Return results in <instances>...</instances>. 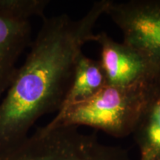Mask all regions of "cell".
Instances as JSON below:
<instances>
[{
	"label": "cell",
	"mask_w": 160,
	"mask_h": 160,
	"mask_svg": "<svg viewBox=\"0 0 160 160\" xmlns=\"http://www.w3.org/2000/svg\"><path fill=\"white\" fill-rule=\"evenodd\" d=\"M31 42L30 21H11L0 17V100L13 81L18 59Z\"/></svg>",
	"instance_id": "7"
},
{
	"label": "cell",
	"mask_w": 160,
	"mask_h": 160,
	"mask_svg": "<svg viewBox=\"0 0 160 160\" xmlns=\"http://www.w3.org/2000/svg\"><path fill=\"white\" fill-rule=\"evenodd\" d=\"M106 85L105 76L99 61L90 59L82 53L76 63L71 87L57 113L89 99Z\"/></svg>",
	"instance_id": "8"
},
{
	"label": "cell",
	"mask_w": 160,
	"mask_h": 160,
	"mask_svg": "<svg viewBox=\"0 0 160 160\" xmlns=\"http://www.w3.org/2000/svg\"><path fill=\"white\" fill-rule=\"evenodd\" d=\"M108 4L96 2L78 19L67 14L44 18L25 62L0 100V153L28 137L40 117L59 111L82 47L94 42V27Z\"/></svg>",
	"instance_id": "1"
},
{
	"label": "cell",
	"mask_w": 160,
	"mask_h": 160,
	"mask_svg": "<svg viewBox=\"0 0 160 160\" xmlns=\"http://www.w3.org/2000/svg\"><path fill=\"white\" fill-rule=\"evenodd\" d=\"M94 42L101 48L100 65L107 85L126 87L148 81L160 71L140 52L119 43L105 32L96 34Z\"/></svg>",
	"instance_id": "5"
},
{
	"label": "cell",
	"mask_w": 160,
	"mask_h": 160,
	"mask_svg": "<svg viewBox=\"0 0 160 160\" xmlns=\"http://www.w3.org/2000/svg\"><path fill=\"white\" fill-rule=\"evenodd\" d=\"M105 13L122 32L123 43L140 52L160 70V2L109 0Z\"/></svg>",
	"instance_id": "4"
},
{
	"label": "cell",
	"mask_w": 160,
	"mask_h": 160,
	"mask_svg": "<svg viewBox=\"0 0 160 160\" xmlns=\"http://www.w3.org/2000/svg\"><path fill=\"white\" fill-rule=\"evenodd\" d=\"M48 0H0V17L17 22L29 21L33 17H44Z\"/></svg>",
	"instance_id": "9"
},
{
	"label": "cell",
	"mask_w": 160,
	"mask_h": 160,
	"mask_svg": "<svg viewBox=\"0 0 160 160\" xmlns=\"http://www.w3.org/2000/svg\"><path fill=\"white\" fill-rule=\"evenodd\" d=\"M133 135L139 149L140 160H160V71L150 79Z\"/></svg>",
	"instance_id": "6"
},
{
	"label": "cell",
	"mask_w": 160,
	"mask_h": 160,
	"mask_svg": "<svg viewBox=\"0 0 160 160\" xmlns=\"http://www.w3.org/2000/svg\"><path fill=\"white\" fill-rule=\"evenodd\" d=\"M150 79L126 87L106 85L89 99L57 113L46 126H88L117 138L133 134Z\"/></svg>",
	"instance_id": "2"
},
{
	"label": "cell",
	"mask_w": 160,
	"mask_h": 160,
	"mask_svg": "<svg viewBox=\"0 0 160 160\" xmlns=\"http://www.w3.org/2000/svg\"><path fill=\"white\" fill-rule=\"evenodd\" d=\"M0 160H131L119 146L108 145L95 133L75 126L38 128L22 142L0 153Z\"/></svg>",
	"instance_id": "3"
}]
</instances>
